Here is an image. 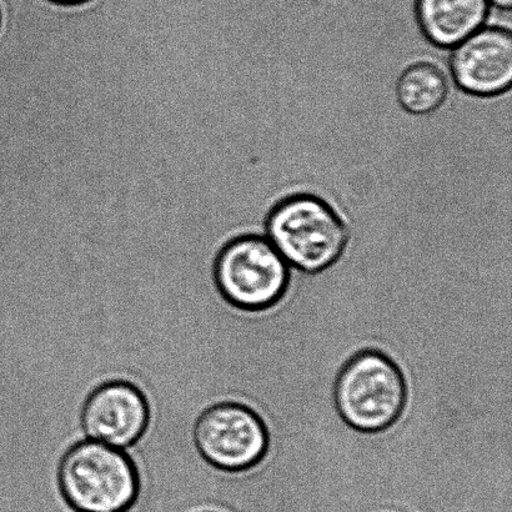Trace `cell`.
Wrapping results in <instances>:
<instances>
[{
	"instance_id": "cell-7",
	"label": "cell",
	"mask_w": 512,
	"mask_h": 512,
	"mask_svg": "<svg viewBox=\"0 0 512 512\" xmlns=\"http://www.w3.org/2000/svg\"><path fill=\"white\" fill-rule=\"evenodd\" d=\"M451 78L461 92L495 98L512 84V34L501 25H485L451 49Z\"/></svg>"
},
{
	"instance_id": "cell-6",
	"label": "cell",
	"mask_w": 512,
	"mask_h": 512,
	"mask_svg": "<svg viewBox=\"0 0 512 512\" xmlns=\"http://www.w3.org/2000/svg\"><path fill=\"white\" fill-rule=\"evenodd\" d=\"M150 416L147 396L137 385L109 380L88 395L80 421L89 440L125 450L142 440Z\"/></svg>"
},
{
	"instance_id": "cell-4",
	"label": "cell",
	"mask_w": 512,
	"mask_h": 512,
	"mask_svg": "<svg viewBox=\"0 0 512 512\" xmlns=\"http://www.w3.org/2000/svg\"><path fill=\"white\" fill-rule=\"evenodd\" d=\"M212 275L229 305L247 313H261L285 298L291 268L263 233L249 230L223 245L215 256Z\"/></svg>"
},
{
	"instance_id": "cell-8",
	"label": "cell",
	"mask_w": 512,
	"mask_h": 512,
	"mask_svg": "<svg viewBox=\"0 0 512 512\" xmlns=\"http://www.w3.org/2000/svg\"><path fill=\"white\" fill-rule=\"evenodd\" d=\"M489 0H415L416 24L426 42L438 49H453L485 27Z\"/></svg>"
},
{
	"instance_id": "cell-9",
	"label": "cell",
	"mask_w": 512,
	"mask_h": 512,
	"mask_svg": "<svg viewBox=\"0 0 512 512\" xmlns=\"http://www.w3.org/2000/svg\"><path fill=\"white\" fill-rule=\"evenodd\" d=\"M449 95L448 74L431 60H415L396 79V102L413 117H426L438 112L448 102Z\"/></svg>"
},
{
	"instance_id": "cell-2",
	"label": "cell",
	"mask_w": 512,
	"mask_h": 512,
	"mask_svg": "<svg viewBox=\"0 0 512 512\" xmlns=\"http://www.w3.org/2000/svg\"><path fill=\"white\" fill-rule=\"evenodd\" d=\"M334 406L339 418L356 433H385L399 423L408 405L404 371L379 349L351 355L336 375Z\"/></svg>"
},
{
	"instance_id": "cell-12",
	"label": "cell",
	"mask_w": 512,
	"mask_h": 512,
	"mask_svg": "<svg viewBox=\"0 0 512 512\" xmlns=\"http://www.w3.org/2000/svg\"><path fill=\"white\" fill-rule=\"evenodd\" d=\"M207 512H210V511H207Z\"/></svg>"
},
{
	"instance_id": "cell-3",
	"label": "cell",
	"mask_w": 512,
	"mask_h": 512,
	"mask_svg": "<svg viewBox=\"0 0 512 512\" xmlns=\"http://www.w3.org/2000/svg\"><path fill=\"white\" fill-rule=\"evenodd\" d=\"M58 485L65 503L77 512H128L142 491L137 465L125 450L89 439L64 454Z\"/></svg>"
},
{
	"instance_id": "cell-10",
	"label": "cell",
	"mask_w": 512,
	"mask_h": 512,
	"mask_svg": "<svg viewBox=\"0 0 512 512\" xmlns=\"http://www.w3.org/2000/svg\"><path fill=\"white\" fill-rule=\"evenodd\" d=\"M491 8L500 10V12L509 13L512 8V0H489Z\"/></svg>"
},
{
	"instance_id": "cell-1",
	"label": "cell",
	"mask_w": 512,
	"mask_h": 512,
	"mask_svg": "<svg viewBox=\"0 0 512 512\" xmlns=\"http://www.w3.org/2000/svg\"><path fill=\"white\" fill-rule=\"evenodd\" d=\"M263 228L290 268L310 275L333 268L351 238L343 213L323 195L311 192L276 200L264 215Z\"/></svg>"
},
{
	"instance_id": "cell-11",
	"label": "cell",
	"mask_w": 512,
	"mask_h": 512,
	"mask_svg": "<svg viewBox=\"0 0 512 512\" xmlns=\"http://www.w3.org/2000/svg\"><path fill=\"white\" fill-rule=\"evenodd\" d=\"M50 3L64 5V7H72V5H80L90 2V0H48Z\"/></svg>"
},
{
	"instance_id": "cell-5",
	"label": "cell",
	"mask_w": 512,
	"mask_h": 512,
	"mask_svg": "<svg viewBox=\"0 0 512 512\" xmlns=\"http://www.w3.org/2000/svg\"><path fill=\"white\" fill-rule=\"evenodd\" d=\"M194 444L205 463L229 474L247 473L263 463L270 449L265 420L237 401L209 406L194 425Z\"/></svg>"
}]
</instances>
